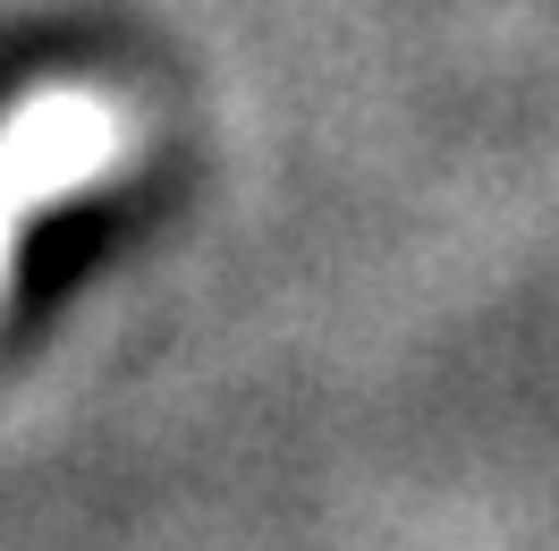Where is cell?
Here are the masks:
<instances>
[{
  "label": "cell",
  "instance_id": "cell-1",
  "mask_svg": "<svg viewBox=\"0 0 559 551\" xmlns=\"http://www.w3.org/2000/svg\"><path fill=\"white\" fill-rule=\"evenodd\" d=\"M128 153H136L128 110L110 94H85V85H51V94H35L0 119V297H9L17 230L35 212H51L60 196L128 171Z\"/></svg>",
  "mask_w": 559,
  "mask_h": 551
}]
</instances>
